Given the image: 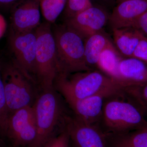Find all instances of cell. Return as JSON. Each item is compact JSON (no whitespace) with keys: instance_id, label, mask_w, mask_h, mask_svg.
Returning a JSON list of instances; mask_svg holds the SVG:
<instances>
[{"instance_id":"7a4b0ae2","label":"cell","mask_w":147,"mask_h":147,"mask_svg":"<svg viewBox=\"0 0 147 147\" xmlns=\"http://www.w3.org/2000/svg\"><path fill=\"white\" fill-rule=\"evenodd\" d=\"M115 85L120 86L100 70L94 69L69 74H59L54 88L69 103L89 97Z\"/></svg>"},{"instance_id":"4dcf8cb0","label":"cell","mask_w":147,"mask_h":147,"mask_svg":"<svg viewBox=\"0 0 147 147\" xmlns=\"http://www.w3.org/2000/svg\"></svg>"},{"instance_id":"7c38bea8","label":"cell","mask_w":147,"mask_h":147,"mask_svg":"<svg viewBox=\"0 0 147 147\" xmlns=\"http://www.w3.org/2000/svg\"><path fill=\"white\" fill-rule=\"evenodd\" d=\"M40 0H21L11 7V30H32L40 25Z\"/></svg>"},{"instance_id":"ffe728a7","label":"cell","mask_w":147,"mask_h":147,"mask_svg":"<svg viewBox=\"0 0 147 147\" xmlns=\"http://www.w3.org/2000/svg\"><path fill=\"white\" fill-rule=\"evenodd\" d=\"M2 64L0 62V136L6 138L9 115L2 77Z\"/></svg>"},{"instance_id":"6da1fadb","label":"cell","mask_w":147,"mask_h":147,"mask_svg":"<svg viewBox=\"0 0 147 147\" xmlns=\"http://www.w3.org/2000/svg\"><path fill=\"white\" fill-rule=\"evenodd\" d=\"M124 94L123 89L105 100L100 119L104 133H121L147 126L144 110Z\"/></svg>"},{"instance_id":"2e32d148","label":"cell","mask_w":147,"mask_h":147,"mask_svg":"<svg viewBox=\"0 0 147 147\" xmlns=\"http://www.w3.org/2000/svg\"><path fill=\"white\" fill-rule=\"evenodd\" d=\"M105 134L107 147H147V126L132 131Z\"/></svg>"},{"instance_id":"e0dca14e","label":"cell","mask_w":147,"mask_h":147,"mask_svg":"<svg viewBox=\"0 0 147 147\" xmlns=\"http://www.w3.org/2000/svg\"><path fill=\"white\" fill-rule=\"evenodd\" d=\"M111 42L102 31L87 38L85 40V61L90 70L97 69V63L101 53Z\"/></svg>"},{"instance_id":"5bb4252c","label":"cell","mask_w":147,"mask_h":147,"mask_svg":"<svg viewBox=\"0 0 147 147\" xmlns=\"http://www.w3.org/2000/svg\"><path fill=\"white\" fill-rule=\"evenodd\" d=\"M147 11V0H127L118 3L110 15L112 29L131 27Z\"/></svg>"},{"instance_id":"52a82bcc","label":"cell","mask_w":147,"mask_h":147,"mask_svg":"<svg viewBox=\"0 0 147 147\" xmlns=\"http://www.w3.org/2000/svg\"><path fill=\"white\" fill-rule=\"evenodd\" d=\"M36 29L24 32L11 30L9 43L14 56L13 62L28 78L36 84L35 78L37 45Z\"/></svg>"},{"instance_id":"9c48e42d","label":"cell","mask_w":147,"mask_h":147,"mask_svg":"<svg viewBox=\"0 0 147 147\" xmlns=\"http://www.w3.org/2000/svg\"><path fill=\"white\" fill-rule=\"evenodd\" d=\"M64 127L74 147H107L105 133L96 125L66 116Z\"/></svg>"},{"instance_id":"4316f807","label":"cell","mask_w":147,"mask_h":147,"mask_svg":"<svg viewBox=\"0 0 147 147\" xmlns=\"http://www.w3.org/2000/svg\"><path fill=\"white\" fill-rule=\"evenodd\" d=\"M21 0H0V7H11Z\"/></svg>"},{"instance_id":"83f0119b","label":"cell","mask_w":147,"mask_h":147,"mask_svg":"<svg viewBox=\"0 0 147 147\" xmlns=\"http://www.w3.org/2000/svg\"><path fill=\"white\" fill-rule=\"evenodd\" d=\"M0 147H6L4 141V139L0 136Z\"/></svg>"},{"instance_id":"d6986e66","label":"cell","mask_w":147,"mask_h":147,"mask_svg":"<svg viewBox=\"0 0 147 147\" xmlns=\"http://www.w3.org/2000/svg\"><path fill=\"white\" fill-rule=\"evenodd\" d=\"M67 0H40V11L47 22L54 23L64 10Z\"/></svg>"},{"instance_id":"484cf974","label":"cell","mask_w":147,"mask_h":147,"mask_svg":"<svg viewBox=\"0 0 147 147\" xmlns=\"http://www.w3.org/2000/svg\"><path fill=\"white\" fill-rule=\"evenodd\" d=\"M7 27V25L5 18L0 13V39L5 33Z\"/></svg>"},{"instance_id":"44dd1931","label":"cell","mask_w":147,"mask_h":147,"mask_svg":"<svg viewBox=\"0 0 147 147\" xmlns=\"http://www.w3.org/2000/svg\"><path fill=\"white\" fill-rule=\"evenodd\" d=\"M92 5L90 0H67L64 10L65 14L68 19L75 16Z\"/></svg>"},{"instance_id":"9a60e30c","label":"cell","mask_w":147,"mask_h":147,"mask_svg":"<svg viewBox=\"0 0 147 147\" xmlns=\"http://www.w3.org/2000/svg\"><path fill=\"white\" fill-rule=\"evenodd\" d=\"M114 45L123 57H131L144 35L133 27L113 28Z\"/></svg>"},{"instance_id":"5b68a950","label":"cell","mask_w":147,"mask_h":147,"mask_svg":"<svg viewBox=\"0 0 147 147\" xmlns=\"http://www.w3.org/2000/svg\"><path fill=\"white\" fill-rule=\"evenodd\" d=\"M36 30V82L41 91L54 88L59 70L55 38L51 24L47 22L42 23Z\"/></svg>"},{"instance_id":"ba28073f","label":"cell","mask_w":147,"mask_h":147,"mask_svg":"<svg viewBox=\"0 0 147 147\" xmlns=\"http://www.w3.org/2000/svg\"><path fill=\"white\" fill-rule=\"evenodd\" d=\"M36 136L32 106L21 108L9 116L6 138L10 142L11 147H32Z\"/></svg>"},{"instance_id":"8fae6325","label":"cell","mask_w":147,"mask_h":147,"mask_svg":"<svg viewBox=\"0 0 147 147\" xmlns=\"http://www.w3.org/2000/svg\"><path fill=\"white\" fill-rule=\"evenodd\" d=\"M110 15L104 9L92 5L73 17L65 24L86 39L90 36L102 31L109 20Z\"/></svg>"},{"instance_id":"603a6c76","label":"cell","mask_w":147,"mask_h":147,"mask_svg":"<svg viewBox=\"0 0 147 147\" xmlns=\"http://www.w3.org/2000/svg\"><path fill=\"white\" fill-rule=\"evenodd\" d=\"M69 135L64 127L60 132L50 138L42 147H69Z\"/></svg>"},{"instance_id":"d4e9b609","label":"cell","mask_w":147,"mask_h":147,"mask_svg":"<svg viewBox=\"0 0 147 147\" xmlns=\"http://www.w3.org/2000/svg\"><path fill=\"white\" fill-rule=\"evenodd\" d=\"M131 27L139 30L147 38V11L142 14L134 22Z\"/></svg>"},{"instance_id":"cb8c5ba5","label":"cell","mask_w":147,"mask_h":147,"mask_svg":"<svg viewBox=\"0 0 147 147\" xmlns=\"http://www.w3.org/2000/svg\"><path fill=\"white\" fill-rule=\"evenodd\" d=\"M132 57L147 63V38L144 35L140 40Z\"/></svg>"},{"instance_id":"277c9868","label":"cell","mask_w":147,"mask_h":147,"mask_svg":"<svg viewBox=\"0 0 147 147\" xmlns=\"http://www.w3.org/2000/svg\"><path fill=\"white\" fill-rule=\"evenodd\" d=\"M37 129L35 142L32 147H42L54 135L60 123H63L61 101L54 88L41 91L32 105Z\"/></svg>"},{"instance_id":"30bf717a","label":"cell","mask_w":147,"mask_h":147,"mask_svg":"<svg viewBox=\"0 0 147 147\" xmlns=\"http://www.w3.org/2000/svg\"><path fill=\"white\" fill-rule=\"evenodd\" d=\"M123 89L119 85H115L89 97L68 104L77 118L86 123L96 125L100 121L105 100Z\"/></svg>"},{"instance_id":"ac0fdd59","label":"cell","mask_w":147,"mask_h":147,"mask_svg":"<svg viewBox=\"0 0 147 147\" xmlns=\"http://www.w3.org/2000/svg\"><path fill=\"white\" fill-rule=\"evenodd\" d=\"M123 57L111 42L100 54L98 62L97 69L118 83V68L119 63Z\"/></svg>"},{"instance_id":"7402d4cb","label":"cell","mask_w":147,"mask_h":147,"mask_svg":"<svg viewBox=\"0 0 147 147\" xmlns=\"http://www.w3.org/2000/svg\"><path fill=\"white\" fill-rule=\"evenodd\" d=\"M125 90L142 109L147 112V83L141 86L126 88Z\"/></svg>"},{"instance_id":"4fadbf2b","label":"cell","mask_w":147,"mask_h":147,"mask_svg":"<svg viewBox=\"0 0 147 147\" xmlns=\"http://www.w3.org/2000/svg\"><path fill=\"white\" fill-rule=\"evenodd\" d=\"M118 83L124 88L147 83V63L134 57H123L118 68Z\"/></svg>"},{"instance_id":"f546056e","label":"cell","mask_w":147,"mask_h":147,"mask_svg":"<svg viewBox=\"0 0 147 147\" xmlns=\"http://www.w3.org/2000/svg\"><path fill=\"white\" fill-rule=\"evenodd\" d=\"M101 1L104 2H108L110 1H112V0H101Z\"/></svg>"},{"instance_id":"f1b7e54d","label":"cell","mask_w":147,"mask_h":147,"mask_svg":"<svg viewBox=\"0 0 147 147\" xmlns=\"http://www.w3.org/2000/svg\"><path fill=\"white\" fill-rule=\"evenodd\" d=\"M118 3H120L121 2L123 1H127V0H117Z\"/></svg>"},{"instance_id":"8992f818","label":"cell","mask_w":147,"mask_h":147,"mask_svg":"<svg viewBox=\"0 0 147 147\" xmlns=\"http://www.w3.org/2000/svg\"><path fill=\"white\" fill-rule=\"evenodd\" d=\"M2 77L9 116L21 108L32 106L38 94L36 84L13 61L2 66Z\"/></svg>"},{"instance_id":"3957f363","label":"cell","mask_w":147,"mask_h":147,"mask_svg":"<svg viewBox=\"0 0 147 147\" xmlns=\"http://www.w3.org/2000/svg\"><path fill=\"white\" fill-rule=\"evenodd\" d=\"M53 33L59 74L90 70L85 61V39L81 35L66 24L57 27Z\"/></svg>"}]
</instances>
